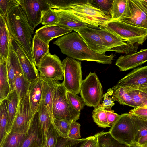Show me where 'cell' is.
<instances>
[{
    "label": "cell",
    "instance_id": "1",
    "mask_svg": "<svg viewBox=\"0 0 147 147\" xmlns=\"http://www.w3.org/2000/svg\"><path fill=\"white\" fill-rule=\"evenodd\" d=\"M53 43L59 47L63 54L79 60L94 61L99 63L110 65L115 56L113 53L107 55L91 50L78 34L75 31L59 38Z\"/></svg>",
    "mask_w": 147,
    "mask_h": 147
},
{
    "label": "cell",
    "instance_id": "2",
    "mask_svg": "<svg viewBox=\"0 0 147 147\" xmlns=\"http://www.w3.org/2000/svg\"><path fill=\"white\" fill-rule=\"evenodd\" d=\"M5 18L10 36L18 43L31 62L35 66L32 51L34 30L20 5L12 7Z\"/></svg>",
    "mask_w": 147,
    "mask_h": 147
},
{
    "label": "cell",
    "instance_id": "3",
    "mask_svg": "<svg viewBox=\"0 0 147 147\" xmlns=\"http://www.w3.org/2000/svg\"><path fill=\"white\" fill-rule=\"evenodd\" d=\"M65 9L71 12L88 27L95 29L104 26L112 20L110 16L94 6L91 0H86L82 3L73 5Z\"/></svg>",
    "mask_w": 147,
    "mask_h": 147
},
{
    "label": "cell",
    "instance_id": "4",
    "mask_svg": "<svg viewBox=\"0 0 147 147\" xmlns=\"http://www.w3.org/2000/svg\"><path fill=\"white\" fill-rule=\"evenodd\" d=\"M100 28L112 32L127 45H143L147 38V28L133 26L118 20H112Z\"/></svg>",
    "mask_w": 147,
    "mask_h": 147
},
{
    "label": "cell",
    "instance_id": "5",
    "mask_svg": "<svg viewBox=\"0 0 147 147\" xmlns=\"http://www.w3.org/2000/svg\"><path fill=\"white\" fill-rule=\"evenodd\" d=\"M67 92L62 83H59L55 90L53 99L52 120L55 119L71 123L79 119L80 113L72 106L67 97Z\"/></svg>",
    "mask_w": 147,
    "mask_h": 147
},
{
    "label": "cell",
    "instance_id": "6",
    "mask_svg": "<svg viewBox=\"0 0 147 147\" xmlns=\"http://www.w3.org/2000/svg\"><path fill=\"white\" fill-rule=\"evenodd\" d=\"M80 93L87 106L95 108L100 104L103 98V88L95 73L90 72L82 80Z\"/></svg>",
    "mask_w": 147,
    "mask_h": 147
},
{
    "label": "cell",
    "instance_id": "7",
    "mask_svg": "<svg viewBox=\"0 0 147 147\" xmlns=\"http://www.w3.org/2000/svg\"><path fill=\"white\" fill-rule=\"evenodd\" d=\"M63 81L62 83L67 92L77 94L80 92L82 81L81 63L69 57L62 62Z\"/></svg>",
    "mask_w": 147,
    "mask_h": 147
},
{
    "label": "cell",
    "instance_id": "8",
    "mask_svg": "<svg viewBox=\"0 0 147 147\" xmlns=\"http://www.w3.org/2000/svg\"><path fill=\"white\" fill-rule=\"evenodd\" d=\"M147 0H127L125 13L118 20L133 26L147 28Z\"/></svg>",
    "mask_w": 147,
    "mask_h": 147
},
{
    "label": "cell",
    "instance_id": "9",
    "mask_svg": "<svg viewBox=\"0 0 147 147\" xmlns=\"http://www.w3.org/2000/svg\"><path fill=\"white\" fill-rule=\"evenodd\" d=\"M37 67L41 78L58 81L63 79V71L62 62L55 54L48 53Z\"/></svg>",
    "mask_w": 147,
    "mask_h": 147
},
{
    "label": "cell",
    "instance_id": "10",
    "mask_svg": "<svg viewBox=\"0 0 147 147\" xmlns=\"http://www.w3.org/2000/svg\"><path fill=\"white\" fill-rule=\"evenodd\" d=\"M109 132L115 139L123 143L130 145L135 142L133 125L128 113L120 115Z\"/></svg>",
    "mask_w": 147,
    "mask_h": 147
},
{
    "label": "cell",
    "instance_id": "11",
    "mask_svg": "<svg viewBox=\"0 0 147 147\" xmlns=\"http://www.w3.org/2000/svg\"><path fill=\"white\" fill-rule=\"evenodd\" d=\"M18 1L29 24L34 30L40 23L44 13L50 8L46 0H18Z\"/></svg>",
    "mask_w": 147,
    "mask_h": 147
},
{
    "label": "cell",
    "instance_id": "12",
    "mask_svg": "<svg viewBox=\"0 0 147 147\" xmlns=\"http://www.w3.org/2000/svg\"><path fill=\"white\" fill-rule=\"evenodd\" d=\"M33 115L28 92L18 102L11 131L26 133L29 128Z\"/></svg>",
    "mask_w": 147,
    "mask_h": 147
},
{
    "label": "cell",
    "instance_id": "13",
    "mask_svg": "<svg viewBox=\"0 0 147 147\" xmlns=\"http://www.w3.org/2000/svg\"><path fill=\"white\" fill-rule=\"evenodd\" d=\"M9 45L15 53L25 78L30 83L39 77L36 67L30 61L23 50L17 42L10 36Z\"/></svg>",
    "mask_w": 147,
    "mask_h": 147
},
{
    "label": "cell",
    "instance_id": "14",
    "mask_svg": "<svg viewBox=\"0 0 147 147\" xmlns=\"http://www.w3.org/2000/svg\"><path fill=\"white\" fill-rule=\"evenodd\" d=\"M121 87L124 88H147V66L139 67L120 80L112 88Z\"/></svg>",
    "mask_w": 147,
    "mask_h": 147
},
{
    "label": "cell",
    "instance_id": "15",
    "mask_svg": "<svg viewBox=\"0 0 147 147\" xmlns=\"http://www.w3.org/2000/svg\"><path fill=\"white\" fill-rule=\"evenodd\" d=\"M74 31L78 34L91 50L101 54H104L109 51V49L94 28L86 26Z\"/></svg>",
    "mask_w": 147,
    "mask_h": 147
},
{
    "label": "cell",
    "instance_id": "16",
    "mask_svg": "<svg viewBox=\"0 0 147 147\" xmlns=\"http://www.w3.org/2000/svg\"><path fill=\"white\" fill-rule=\"evenodd\" d=\"M147 61V49H142L131 54L121 55L117 60L115 65L121 71H125L141 65Z\"/></svg>",
    "mask_w": 147,
    "mask_h": 147
},
{
    "label": "cell",
    "instance_id": "17",
    "mask_svg": "<svg viewBox=\"0 0 147 147\" xmlns=\"http://www.w3.org/2000/svg\"><path fill=\"white\" fill-rule=\"evenodd\" d=\"M43 138L38 113L34 115L25 138L21 147H43Z\"/></svg>",
    "mask_w": 147,
    "mask_h": 147
},
{
    "label": "cell",
    "instance_id": "18",
    "mask_svg": "<svg viewBox=\"0 0 147 147\" xmlns=\"http://www.w3.org/2000/svg\"><path fill=\"white\" fill-rule=\"evenodd\" d=\"M72 31L66 27L59 24L44 26L36 31L35 35L49 45L50 41L53 39L70 33Z\"/></svg>",
    "mask_w": 147,
    "mask_h": 147
},
{
    "label": "cell",
    "instance_id": "19",
    "mask_svg": "<svg viewBox=\"0 0 147 147\" xmlns=\"http://www.w3.org/2000/svg\"><path fill=\"white\" fill-rule=\"evenodd\" d=\"M53 9L59 16V22L58 24L66 27L72 31L87 26L68 10L65 9Z\"/></svg>",
    "mask_w": 147,
    "mask_h": 147
},
{
    "label": "cell",
    "instance_id": "20",
    "mask_svg": "<svg viewBox=\"0 0 147 147\" xmlns=\"http://www.w3.org/2000/svg\"><path fill=\"white\" fill-rule=\"evenodd\" d=\"M130 115L133 125L135 142L139 146L147 145V120Z\"/></svg>",
    "mask_w": 147,
    "mask_h": 147
},
{
    "label": "cell",
    "instance_id": "21",
    "mask_svg": "<svg viewBox=\"0 0 147 147\" xmlns=\"http://www.w3.org/2000/svg\"><path fill=\"white\" fill-rule=\"evenodd\" d=\"M10 36L5 18L0 15V61L7 62Z\"/></svg>",
    "mask_w": 147,
    "mask_h": 147
},
{
    "label": "cell",
    "instance_id": "22",
    "mask_svg": "<svg viewBox=\"0 0 147 147\" xmlns=\"http://www.w3.org/2000/svg\"><path fill=\"white\" fill-rule=\"evenodd\" d=\"M41 79L42 85V99L44 101L52 121V107L53 99L55 90L59 82L58 81Z\"/></svg>",
    "mask_w": 147,
    "mask_h": 147
},
{
    "label": "cell",
    "instance_id": "23",
    "mask_svg": "<svg viewBox=\"0 0 147 147\" xmlns=\"http://www.w3.org/2000/svg\"><path fill=\"white\" fill-rule=\"evenodd\" d=\"M42 90V81L39 76L31 83L28 91L30 103L33 115L37 111L41 100Z\"/></svg>",
    "mask_w": 147,
    "mask_h": 147
},
{
    "label": "cell",
    "instance_id": "24",
    "mask_svg": "<svg viewBox=\"0 0 147 147\" xmlns=\"http://www.w3.org/2000/svg\"><path fill=\"white\" fill-rule=\"evenodd\" d=\"M15 89L16 91L18 102L28 92L31 83L25 78L19 61L18 63L14 78Z\"/></svg>",
    "mask_w": 147,
    "mask_h": 147
},
{
    "label": "cell",
    "instance_id": "25",
    "mask_svg": "<svg viewBox=\"0 0 147 147\" xmlns=\"http://www.w3.org/2000/svg\"><path fill=\"white\" fill-rule=\"evenodd\" d=\"M32 51L35 64L37 67L43 57L49 53V45L35 34L32 40Z\"/></svg>",
    "mask_w": 147,
    "mask_h": 147
},
{
    "label": "cell",
    "instance_id": "26",
    "mask_svg": "<svg viewBox=\"0 0 147 147\" xmlns=\"http://www.w3.org/2000/svg\"><path fill=\"white\" fill-rule=\"evenodd\" d=\"M7 102L8 114L7 134L11 131L15 119L18 102V97L15 89L10 91L5 99Z\"/></svg>",
    "mask_w": 147,
    "mask_h": 147
},
{
    "label": "cell",
    "instance_id": "27",
    "mask_svg": "<svg viewBox=\"0 0 147 147\" xmlns=\"http://www.w3.org/2000/svg\"><path fill=\"white\" fill-rule=\"evenodd\" d=\"M37 111L38 113L40 123L43 136V147L45 143L48 130L52 121L44 101L42 99L38 106Z\"/></svg>",
    "mask_w": 147,
    "mask_h": 147
},
{
    "label": "cell",
    "instance_id": "28",
    "mask_svg": "<svg viewBox=\"0 0 147 147\" xmlns=\"http://www.w3.org/2000/svg\"><path fill=\"white\" fill-rule=\"evenodd\" d=\"M9 53L7 61V67L10 92L15 89L14 75L19 60L15 53L9 45Z\"/></svg>",
    "mask_w": 147,
    "mask_h": 147
},
{
    "label": "cell",
    "instance_id": "29",
    "mask_svg": "<svg viewBox=\"0 0 147 147\" xmlns=\"http://www.w3.org/2000/svg\"><path fill=\"white\" fill-rule=\"evenodd\" d=\"M95 135L97 138L98 147H129L130 146L115 139L109 131H102Z\"/></svg>",
    "mask_w": 147,
    "mask_h": 147
},
{
    "label": "cell",
    "instance_id": "30",
    "mask_svg": "<svg viewBox=\"0 0 147 147\" xmlns=\"http://www.w3.org/2000/svg\"><path fill=\"white\" fill-rule=\"evenodd\" d=\"M94 30L100 35L109 50L127 45L119 37L105 29L100 28L99 29H94Z\"/></svg>",
    "mask_w": 147,
    "mask_h": 147
},
{
    "label": "cell",
    "instance_id": "31",
    "mask_svg": "<svg viewBox=\"0 0 147 147\" xmlns=\"http://www.w3.org/2000/svg\"><path fill=\"white\" fill-rule=\"evenodd\" d=\"M136 107L147 106V88H124Z\"/></svg>",
    "mask_w": 147,
    "mask_h": 147
},
{
    "label": "cell",
    "instance_id": "32",
    "mask_svg": "<svg viewBox=\"0 0 147 147\" xmlns=\"http://www.w3.org/2000/svg\"><path fill=\"white\" fill-rule=\"evenodd\" d=\"M7 62L0 61V101L5 100L10 92Z\"/></svg>",
    "mask_w": 147,
    "mask_h": 147
},
{
    "label": "cell",
    "instance_id": "33",
    "mask_svg": "<svg viewBox=\"0 0 147 147\" xmlns=\"http://www.w3.org/2000/svg\"><path fill=\"white\" fill-rule=\"evenodd\" d=\"M8 117L7 104L5 99L0 105V147L7 134Z\"/></svg>",
    "mask_w": 147,
    "mask_h": 147
},
{
    "label": "cell",
    "instance_id": "34",
    "mask_svg": "<svg viewBox=\"0 0 147 147\" xmlns=\"http://www.w3.org/2000/svg\"><path fill=\"white\" fill-rule=\"evenodd\" d=\"M26 134L11 131L7 134L0 147H21Z\"/></svg>",
    "mask_w": 147,
    "mask_h": 147
},
{
    "label": "cell",
    "instance_id": "35",
    "mask_svg": "<svg viewBox=\"0 0 147 147\" xmlns=\"http://www.w3.org/2000/svg\"><path fill=\"white\" fill-rule=\"evenodd\" d=\"M113 90L112 96L113 101H117L121 105L136 107L130 95L123 88L119 87Z\"/></svg>",
    "mask_w": 147,
    "mask_h": 147
},
{
    "label": "cell",
    "instance_id": "36",
    "mask_svg": "<svg viewBox=\"0 0 147 147\" xmlns=\"http://www.w3.org/2000/svg\"><path fill=\"white\" fill-rule=\"evenodd\" d=\"M127 0H113L110 16L112 20H118L122 18L125 13Z\"/></svg>",
    "mask_w": 147,
    "mask_h": 147
},
{
    "label": "cell",
    "instance_id": "37",
    "mask_svg": "<svg viewBox=\"0 0 147 147\" xmlns=\"http://www.w3.org/2000/svg\"><path fill=\"white\" fill-rule=\"evenodd\" d=\"M92 117L94 122L99 127L106 128L111 127L107 119L105 110L99 105L94 108L92 111Z\"/></svg>",
    "mask_w": 147,
    "mask_h": 147
},
{
    "label": "cell",
    "instance_id": "38",
    "mask_svg": "<svg viewBox=\"0 0 147 147\" xmlns=\"http://www.w3.org/2000/svg\"><path fill=\"white\" fill-rule=\"evenodd\" d=\"M46 1L51 8L64 9L74 5L82 3L86 0H46Z\"/></svg>",
    "mask_w": 147,
    "mask_h": 147
},
{
    "label": "cell",
    "instance_id": "39",
    "mask_svg": "<svg viewBox=\"0 0 147 147\" xmlns=\"http://www.w3.org/2000/svg\"><path fill=\"white\" fill-rule=\"evenodd\" d=\"M59 22L58 14L53 9L50 8L44 13L40 23L44 26H50L57 25Z\"/></svg>",
    "mask_w": 147,
    "mask_h": 147
},
{
    "label": "cell",
    "instance_id": "40",
    "mask_svg": "<svg viewBox=\"0 0 147 147\" xmlns=\"http://www.w3.org/2000/svg\"><path fill=\"white\" fill-rule=\"evenodd\" d=\"M59 136L52 122L48 130L45 143L43 147H55Z\"/></svg>",
    "mask_w": 147,
    "mask_h": 147
},
{
    "label": "cell",
    "instance_id": "41",
    "mask_svg": "<svg viewBox=\"0 0 147 147\" xmlns=\"http://www.w3.org/2000/svg\"><path fill=\"white\" fill-rule=\"evenodd\" d=\"M52 122L60 136L65 138L67 137L71 123L55 119H53Z\"/></svg>",
    "mask_w": 147,
    "mask_h": 147
},
{
    "label": "cell",
    "instance_id": "42",
    "mask_svg": "<svg viewBox=\"0 0 147 147\" xmlns=\"http://www.w3.org/2000/svg\"><path fill=\"white\" fill-rule=\"evenodd\" d=\"M85 138L79 139L71 138L68 137H63L59 136L55 147H76Z\"/></svg>",
    "mask_w": 147,
    "mask_h": 147
},
{
    "label": "cell",
    "instance_id": "43",
    "mask_svg": "<svg viewBox=\"0 0 147 147\" xmlns=\"http://www.w3.org/2000/svg\"><path fill=\"white\" fill-rule=\"evenodd\" d=\"M66 96L71 105L74 109L78 112L80 113L85 105L84 102L81 98L77 94L67 92Z\"/></svg>",
    "mask_w": 147,
    "mask_h": 147
},
{
    "label": "cell",
    "instance_id": "44",
    "mask_svg": "<svg viewBox=\"0 0 147 147\" xmlns=\"http://www.w3.org/2000/svg\"><path fill=\"white\" fill-rule=\"evenodd\" d=\"M113 0H91V4L106 14L110 16Z\"/></svg>",
    "mask_w": 147,
    "mask_h": 147
},
{
    "label": "cell",
    "instance_id": "45",
    "mask_svg": "<svg viewBox=\"0 0 147 147\" xmlns=\"http://www.w3.org/2000/svg\"><path fill=\"white\" fill-rule=\"evenodd\" d=\"M17 5L18 0H0V15L5 18L10 9Z\"/></svg>",
    "mask_w": 147,
    "mask_h": 147
},
{
    "label": "cell",
    "instance_id": "46",
    "mask_svg": "<svg viewBox=\"0 0 147 147\" xmlns=\"http://www.w3.org/2000/svg\"><path fill=\"white\" fill-rule=\"evenodd\" d=\"M113 92V90L112 88L107 90V92L103 94V101L98 105L100 107L105 110H111L112 107L115 104L111 97Z\"/></svg>",
    "mask_w": 147,
    "mask_h": 147
},
{
    "label": "cell",
    "instance_id": "47",
    "mask_svg": "<svg viewBox=\"0 0 147 147\" xmlns=\"http://www.w3.org/2000/svg\"><path fill=\"white\" fill-rule=\"evenodd\" d=\"M80 126V123L76 121L71 122L69 127L67 137L75 139H81Z\"/></svg>",
    "mask_w": 147,
    "mask_h": 147
},
{
    "label": "cell",
    "instance_id": "48",
    "mask_svg": "<svg viewBox=\"0 0 147 147\" xmlns=\"http://www.w3.org/2000/svg\"><path fill=\"white\" fill-rule=\"evenodd\" d=\"M128 113L142 119L147 120V106L134 108Z\"/></svg>",
    "mask_w": 147,
    "mask_h": 147
},
{
    "label": "cell",
    "instance_id": "49",
    "mask_svg": "<svg viewBox=\"0 0 147 147\" xmlns=\"http://www.w3.org/2000/svg\"><path fill=\"white\" fill-rule=\"evenodd\" d=\"M79 147H98V140L94 135L87 137Z\"/></svg>",
    "mask_w": 147,
    "mask_h": 147
},
{
    "label": "cell",
    "instance_id": "50",
    "mask_svg": "<svg viewBox=\"0 0 147 147\" xmlns=\"http://www.w3.org/2000/svg\"><path fill=\"white\" fill-rule=\"evenodd\" d=\"M135 45H129L127 44V45L121 46L117 47L109 50V51H115L117 53H124L126 54V53H130L129 51L131 49L137 50L138 47Z\"/></svg>",
    "mask_w": 147,
    "mask_h": 147
},
{
    "label": "cell",
    "instance_id": "51",
    "mask_svg": "<svg viewBox=\"0 0 147 147\" xmlns=\"http://www.w3.org/2000/svg\"><path fill=\"white\" fill-rule=\"evenodd\" d=\"M107 119L111 126L119 118L120 115L111 110H105Z\"/></svg>",
    "mask_w": 147,
    "mask_h": 147
},
{
    "label": "cell",
    "instance_id": "52",
    "mask_svg": "<svg viewBox=\"0 0 147 147\" xmlns=\"http://www.w3.org/2000/svg\"><path fill=\"white\" fill-rule=\"evenodd\" d=\"M129 147H140V146L137 143L135 142L130 145Z\"/></svg>",
    "mask_w": 147,
    "mask_h": 147
},
{
    "label": "cell",
    "instance_id": "53",
    "mask_svg": "<svg viewBox=\"0 0 147 147\" xmlns=\"http://www.w3.org/2000/svg\"><path fill=\"white\" fill-rule=\"evenodd\" d=\"M140 147H147V145H144V146H140Z\"/></svg>",
    "mask_w": 147,
    "mask_h": 147
},
{
    "label": "cell",
    "instance_id": "54",
    "mask_svg": "<svg viewBox=\"0 0 147 147\" xmlns=\"http://www.w3.org/2000/svg\"><path fill=\"white\" fill-rule=\"evenodd\" d=\"M1 102L0 101V105Z\"/></svg>",
    "mask_w": 147,
    "mask_h": 147
}]
</instances>
